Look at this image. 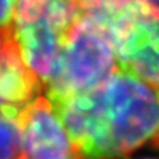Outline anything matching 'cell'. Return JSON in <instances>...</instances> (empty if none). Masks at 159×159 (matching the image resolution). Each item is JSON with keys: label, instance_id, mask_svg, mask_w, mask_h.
Wrapping results in <instances>:
<instances>
[{"label": "cell", "instance_id": "7a4b0ae2", "mask_svg": "<svg viewBox=\"0 0 159 159\" xmlns=\"http://www.w3.org/2000/svg\"><path fill=\"white\" fill-rule=\"evenodd\" d=\"M110 35L121 70L159 91V0H78Z\"/></svg>", "mask_w": 159, "mask_h": 159}, {"label": "cell", "instance_id": "9c48e42d", "mask_svg": "<svg viewBox=\"0 0 159 159\" xmlns=\"http://www.w3.org/2000/svg\"><path fill=\"white\" fill-rule=\"evenodd\" d=\"M11 31H8V32H6V31L0 30V53H2V49L3 46H4V42H6V38H7V35L10 34Z\"/></svg>", "mask_w": 159, "mask_h": 159}, {"label": "cell", "instance_id": "8992f818", "mask_svg": "<svg viewBox=\"0 0 159 159\" xmlns=\"http://www.w3.org/2000/svg\"><path fill=\"white\" fill-rule=\"evenodd\" d=\"M42 91L43 82L24 60L11 31L0 53V105L22 109Z\"/></svg>", "mask_w": 159, "mask_h": 159}, {"label": "cell", "instance_id": "52a82bcc", "mask_svg": "<svg viewBox=\"0 0 159 159\" xmlns=\"http://www.w3.org/2000/svg\"><path fill=\"white\" fill-rule=\"evenodd\" d=\"M20 110L0 105V159H24Z\"/></svg>", "mask_w": 159, "mask_h": 159}, {"label": "cell", "instance_id": "30bf717a", "mask_svg": "<svg viewBox=\"0 0 159 159\" xmlns=\"http://www.w3.org/2000/svg\"><path fill=\"white\" fill-rule=\"evenodd\" d=\"M140 159H155V158H140Z\"/></svg>", "mask_w": 159, "mask_h": 159}, {"label": "cell", "instance_id": "6da1fadb", "mask_svg": "<svg viewBox=\"0 0 159 159\" xmlns=\"http://www.w3.org/2000/svg\"><path fill=\"white\" fill-rule=\"evenodd\" d=\"M80 159H129L159 148V91L119 67L96 87L49 99Z\"/></svg>", "mask_w": 159, "mask_h": 159}, {"label": "cell", "instance_id": "ba28073f", "mask_svg": "<svg viewBox=\"0 0 159 159\" xmlns=\"http://www.w3.org/2000/svg\"><path fill=\"white\" fill-rule=\"evenodd\" d=\"M17 0H0V30L11 31L16 14Z\"/></svg>", "mask_w": 159, "mask_h": 159}, {"label": "cell", "instance_id": "277c9868", "mask_svg": "<svg viewBox=\"0 0 159 159\" xmlns=\"http://www.w3.org/2000/svg\"><path fill=\"white\" fill-rule=\"evenodd\" d=\"M80 13L78 0H17L13 36L43 87L57 69L66 34Z\"/></svg>", "mask_w": 159, "mask_h": 159}, {"label": "cell", "instance_id": "5b68a950", "mask_svg": "<svg viewBox=\"0 0 159 159\" xmlns=\"http://www.w3.org/2000/svg\"><path fill=\"white\" fill-rule=\"evenodd\" d=\"M24 159H80L50 101L38 96L20 110Z\"/></svg>", "mask_w": 159, "mask_h": 159}, {"label": "cell", "instance_id": "3957f363", "mask_svg": "<svg viewBox=\"0 0 159 159\" xmlns=\"http://www.w3.org/2000/svg\"><path fill=\"white\" fill-rule=\"evenodd\" d=\"M117 70V56L107 30L81 7L80 16L66 34L57 69L45 87L46 98L84 92Z\"/></svg>", "mask_w": 159, "mask_h": 159}]
</instances>
